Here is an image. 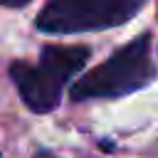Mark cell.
<instances>
[{
    "label": "cell",
    "instance_id": "obj_1",
    "mask_svg": "<svg viewBox=\"0 0 158 158\" xmlns=\"http://www.w3.org/2000/svg\"><path fill=\"white\" fill-rule=\"evenodd\" d=\"M89 59L86 47H44L40 54L37 64L27 62H12L10 77L27 104L30 111L35 114H47L59 104L64 84L79 74L84 62Z\"/></svg>",
    "mask_w": 158,
    "mask_h": 158
},
{
    "label": "cell",
    "instance_id": "obj_2",
    "mask_svg": "<svg viewBox=\"0 0 158 158\" xmlns=\"http://www.w3.org/2000/svg\"><path fill=\"white\" fill-rule=\"evenodd\" d=\"M156 74L153 59H151V35H141L116 49L104 64L86 72L74 86L72 99H111V96H126L131 91H138L146 86Z\"/></svg>",
    "mask_w": 158,
    "mask_h": 158
},
{
    "label": "cell",
    "instance_id": "obj_3",
    "mask_svg": "<svg viewBox=\"0 0 158 158\" xmlns=\"http://www.w3.org/2000/svg\"><path fill=\"white\" fill-rule=\"evenodd\" d=\"M146 0H47L35 25L49 35L96 32L128 22Z\"/></svg>",
    "mask_w": 158,
    "mask_h": 158
},
{
    "label": "cell",
    "instance_id": "obj_4",
    "mask_svg": "<svg viewBox=\"0 0 158 158\" xmlns=\"http://www.w3.org/2000/svg\"><path fill=\"white\" fill-rule=\"evenodd\" d=\"M30 0H0V5H7V7H20V5H27Z\"/></svg>",
    "mask_w": 158,
    "mask_h": 158
}]
</instances>
